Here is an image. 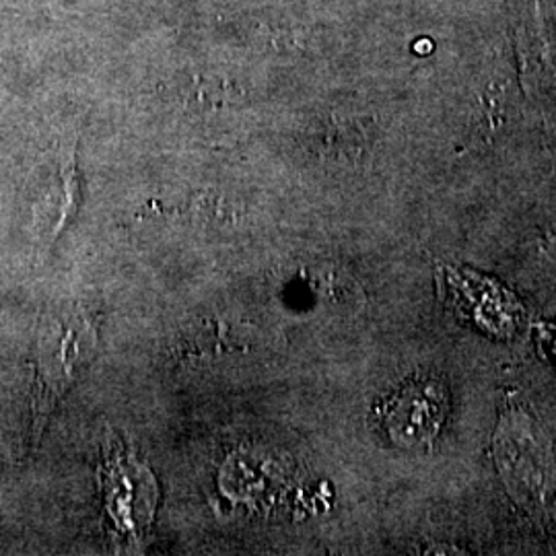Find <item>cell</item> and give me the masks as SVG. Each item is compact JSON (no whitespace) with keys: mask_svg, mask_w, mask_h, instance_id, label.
Segmentation results:
<instances>
[{"mask_svg":"<svg viewBox=\"0 0 556 556\" xmlns=\"http://www.w3.org/2000/svg\"><path fill=\"white\" fill-rule=\"evenodd\" d=\"M498 472L519 501H542L555 482L551 441L536 420L526 413L501 418L495 435Z\"/></svg>","mask_w":556,"mask_h":556,"instance_id":"1","label":"cell"},{"mask_svg":"<svg viewBox=\"0 0 556 556\" xmlns=\"http://www.w3.org/2000/svg\"><path fill=\"white\" fill-rule=\"evenodd\" d=\"M445 392L433 381L402 388L386 408V427L397 445L417 447L429 443L445 417Z\"/></svg>","mask_w":556,"mask_h":556,"instance_id":"2","label":"cell"}]
</instances>
